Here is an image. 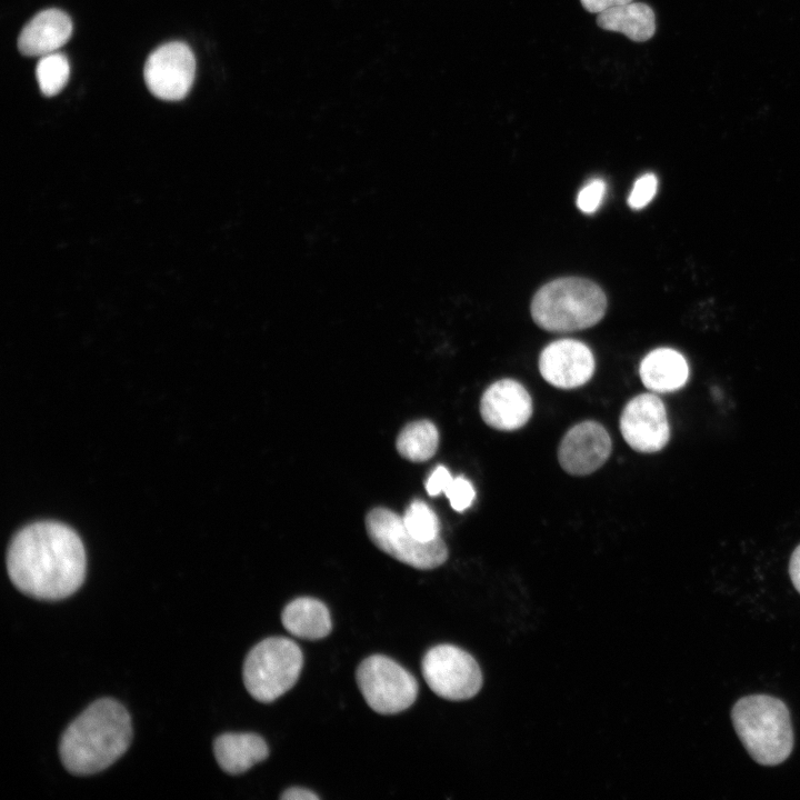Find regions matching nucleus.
Listing matches in <instances>:
<instances>
[{
  "label": "nucleus",
  "instance_id": "5",
  "mask_svg": "<svg viewBox=\"0 0 800 800\" xmlns=\"http://www.w3.org/2000/svg\"><path fill=\"white\" fill-rule=\"evenodd\" d=\"M303 664L299 646L284 637H270L247 654L242 679L249 694L260 702H272L297 682Z\"/></svg>",
  "mask_w": 800,
  "mask_h": 800
},
{
  "label": "nucleus",
  "instance_id": "4",
  "mask_svg": "<svg viewBox=\"0 0 800 800\" xmlns=\"http://www.w3.org/2000/svg\"><path fill=\"white\" fill-rule=\"evenodd\" d=\"M602 289L584 278L556 279L541 287L531 302L533 321L551 332H570L590 328L606 313Z\"/></svg>",
  "mask_w": 800,
  "mask_h": 800
},
{
  "label": "nucleus",
  "instance_id": "8",
  "mask_svg": "<svg viewBox=\"0 0 800 800\" xmlns=\"http://www.w3.org/2000/svg\"><path fill=\"white\" fill-rule=\"evenodd\" d=\"M421 671L439 697L461 701L473 698L482 687V673L474 658L452 644H438L422 658Z\"/></svg>",
  "mask_w": 800,
  "mask_h": 800
},
{
  "label": "nucleus",
  "instance_id": "10",
  "mask_svg": "<svg viewBox=\"0 0 800 800\" xmlns=\"http://www.w3.org/2000/svg\"><path fill=\"white\" fill-rule=\"evenodd\" d=\"M619 427L629 447L642 453L660 451L670 438L666 407L653 393H641L629 400Z\"/></svg>",
  "mask_w": 800,
  "mask_h": 800
},
{
  "label": "nucleus",
  "instance_id": "22",
  "mask_svg": "<svg viewBox=\"0 0 800 800\" xmlns=\"http://www.w3.org/2000/svg\"><path fill=\"white\" fill-rule=\"evenodd\" d=\"M444 493L448 497L452 509L458 512H462L468 509L476 497L472 483L462 476L453 478Z\"/></svg>",
  "mask_w": 800,
  "mask_h": 800
},
{
  "label": "nucleus",
  "instance_id": "18",
  "mask_svg": "<svg viewBox=\"0 0 800 800\" xmlns=\"http://www.w3.org/2000/svg\"><path fill=\"white\" fill-rule=\"evenodd\" d=\"M597 24L608 31L621 32L636 42L651 39L656 32V14L643 2H627L602 11Z\"/></svg>",
  "mask_w": 800,
  "mask_h": 800
},
{
  "label": "nucleus",
  "instance_id": "25",
  "mask_svg": "<svg viewBox=\"0 0 800 800\" xmlns=\"http://www.w3.org/2000/svg\"><path fill=\"white\" fill-rule=\"evenodd\" d=\"M452 479L453 478L451 477L449 470L443 466H439L428 478L426 482V490L429 496H439L441 492L447 490Z\"/></svg>",
  "mask_w": 800,
  "mask_h": 800
},
{
  "label": "nucleus",
  "instance_id": "1",
  "mask_svg": "<svg viewBox=\"0 0 800 800\" xmlns=\"http://www.w3.org/2000/svg\"><path fill=\"white\" fill-rule=\"evenodd\" d=\"M84 547L69 527L36 522L21 529L7 552V570L13 586L38 600H61L83 583Z\"/></svg>",
  "mask_w": 800,
  "mask_h": 800
},
{
  "label": "nucleus",
  "instance_id": "3",
  "mask_svg": "<svg viewBox=\"0 0 800 800\" xmlns=\"http://www.w3.org/2000/svg\"><path fill=\"white\" fill-rule=\"evenodd\" d=\"M731 720L738 738L759 764L772 767L786 761L793 749V731L786 703L768 694L739 699Z\"/></svg>",
  "mask_w": 800,
  "mask_h": 800
},
{
  "label": "nucleus",
  "instance_id": "21",
  "mask_svg": "<svg viewBox=\"0 0 800 800\" xmlns=\"http://www.w3.org/2000/svg\"><path fill=\"white\" fill-rule=\"evenodd\" d=\"M407 529L417 539L428 542L439 538V520L422 500H413L402 516Z\"/></svg>",
  "mask_w": 800,
  "mask_h": 800
},
{
  "label": "nucleus",
  "instance_id": "28",
  "mask_svg": "<svg viewBox=\"0 0 800 800\" xmlns=\"http://www.w3.org/2000/svg\"><path fill=\"white\" fill-rule=\"evenodd\" d=\"M789 574L793 587L800 593V544L793 550L790 557Z\"/></svg>",
  "mask_w": 800,
  "mask_h": 800
},
{
  "label": "nucleus",
  "instance_id": "20",
  "mask_svg": "<svg viewBox=\"0 0 800 800\" xmlns=\"http://www.w3.org/2000/svg\"><path fill=\"white\" fill-rule=\"evenodd\" d=\"M69 74V61L67 57L60 52L40 57L36 68L39 88L47 97L58 94L68 82Z\"/></svg>",
  "mask_w": 800,
  "mask_h": 800
},
{
  "label": "nucleus",
  "instance_id": "9",
  "mask_svg": "<svg viewBox=\"0 0 800 800\" xmlns=\"http://www.w3.org/2000/svg\"><path fill=\"white\" fill-rule=\"evenodd\" d=\"M196 74L192 50L183 42H169L157 48L144 64V81L149 91L167 101L183 99Z\"/></svg>",
  "mask_w": 800,
  "mask_h": 800
},
{
  "label": "nucleus",
  "instance_id": "6",
  "mask_svg": "<svg viewBox=\"0 0 800 800\" xmlns=\"http://www.w3.org/2000/svg\"><path fill=\"white\" fill-rule=\"evenodd\" d=\"M366 528L380 550L416 569H434L448 559V548L440 537L428 542L417 539L402 517L389 509H372L367 514Z\"/></svg>",
  "mask_w": 800,
  "mask_h": 800
},
{
  "label": "nucleus",
  "instance_id": "23",
  "mask_svg": "<svg viewBox=\"0 0 800 800\" xmlns=\"http://www.w3.org/2000/svg\"><path fill=\"white\" fill-rule=\"evenodd\" d=\"M658 189V180L653 173H646L638 178L628 197V206L633 210L644 208L654 198Z\"/></svg>",
  "mask_w": 800,
  "mask_h": 800
},
{
  "label": "nucleus",
  "instance_id": "14",
  "mask_svg": "<svg viewBox=\"0 0 800 800\" xmlns=\"http://www.w3.org/2000/svg\"><path fill=\"white\" fill-rule=\"evenodd\" d=\"M72 34L70 17L58 9L36 14L21 30L18 48L23 56L43 57L64 46Z\"/></svg>",
  "mask_w": 800,
  "mask_h": 800
},
{
  "label": "nucleus",
  "instance_id": "24",
  "mask_svg": "<svg viewBox=\"0 0 800 800\" xmlns=\"http://www.w3.org/2000/svg\"><path fill=\"white\" fill-rule=\"evenodd\" d=\"M606 193V183L601 179H593L578 193L577 207L584 213H592L601 206Z\"/></svg>",
  "mask_w": 800,
  "mask_h": 800
},
{
  "label": "nucleus",
  "instance_id": "13",
  "mask_svg": "<svg viewBox=\"0 0 800 800\" xmlns=\"http://www.w3.org/2000/svg\"><path fill=\"white\" fill-rule=\"evenodd\" d=\"M480 413L491 428L513 431L523 427L532 414V399L518 381L502 379L490 384L480 400Z\"/></svg>",
  "mask_w": 800,
  "mask_h": 800
},
{
  "label": "nucleus",
  "instance_id": "26",
  "mask_svg": "<svg viewBox=\"0 0 800 800\" xmlns=\"http://www.w3.org/2000/svg\"><path fill=\"white\" fill-rule=\"evenodd\" d=\"M632 0H580L583 9L590 13H600L612 7L630 2Z\"/></svg>",
  "mask_w": 800,
  "mask_h": 800
},
{
  "label": "nucleus",
  "instance_id": "12",
  "mask_svg": "<svg viewBox=\"0 0 800 800\" xmlns=\"http://www.w3.org/2000/svg\"><path fill=\"white\" fill-rule=\"evenodd\" d=\"M596 362L589 347L574 339H561L548 344L539 357L542 378L559 389H576L593 376Z\"/></svg>",
  "mask_w": 800,
  "mask_h": 800
},
{
  "label": "nucleus",
  "instance_id": "17",
  "mask_svg": "<svg viewBox=\"0 0 800 800\" xmlns=\"http://www.w3.org/2000/svg\"><path fill=\"white\" fill-rule=\"evenodd\" d=\"M281 621L289 633L307 640L322 639L332 628L326 604L310 597H300L290 601L282 610Z\"/></svg>",
  "mask_w": 800,
  "mask_h": 800
},
{
  "label": "nucleus",
  "instance_id": "2",
  "mask_svg": "<svg viewBox=\"0 0 800 800\" xmlns=\"http://www.w3.org/2000/svg\"><path fill=\"white\" fill-rule=\"evenodd\" d=\"M132 734L127 709L114 699L101 698L87 707L62 733L60 760L74 776L98 773L128 750Z\"/></svg>",
  "mask_w": 800,
  "mask_h": 800
},
{
  "label": "nucleus",
  "instance_id": "7",
  "mask_svg": "<svg viewBox=\"0 0 800 800\" xmlns=\"http://www.w3.org/2000/svg\"><path fill=\"white\" fill-rule=\"evenodd\" d=\"M356 680L368 706L380 714L399 713L408 709L418 696L416 678L382 654L362 660L357 668Z\"/></svg>",
  "mask_w": 800,
  "mask_h": 800
},
{
  "label": "nucleus",
  "instance_id": "27",
  "mask_svg": "<svg viewBox=\"0 0 800 800\" xmlns=\"http://www.w3.org/2000/svg\"><path fill=\"white\" fill-rule=\"evenodd\" d=\"M282 800H318L319 796L313 791L300 787H292L282 792Z\"/></svg>",
  "mask_w": 800,
  "mask_h": 800
},
{
  "label": "nucleus",
  "instance_id": "19",
  "mask_svg": "<svg viewBox=\"0 0 800 800\" xmlns=\"http://www.w3.org/2000/svg\"><path fill=\"white\" fill-rule=\"evenodd\" d=\"M438 444V429L429 420H418L407 424L396 442L400 456L412 462H423L432 458Z\"/></svg>",
  "mask_w": 800,
  "mask_h": 800
},
{
  "label": "nucleus",
  "instance_id": "11",
  "mask_svg": "<svg viewBox=\"0 0 800 800\" xmlns=\"http://www.w3.org/2000/svg\"><path fill=\"white\" fill-rule=\"evenodd\" d=\"M612 449L606 428L597 421H582L567 431L558 449L561 468L572 476H587L608 460Z\"/></svg>",
  "mask_w": 800,
  "mask_h": 800
},
{
  "label": "nucleus",
  "instance_id": "15",
  "mask_svg": "<svg viewBox=\"0 0 800 800\" xmlns=\"http://www.w3.org/2000/svg\"><path fill=\"white\" fill-rule=\"evenodd\" d=\"M213 752L219 767L228 774H241L268 758L267 742L252 732H227L217 737Z\"/></svg>",
  "mask_w": 800,
  "mask_h": 800
},
{
  "label": "nucleus",
  "instance_id": "16",
  "mask_svg": "<svg viewBox=\"0 0 800 800\" xmlns=\"http://www.w3.org/2000/svg\"><path fill=\"white\" fill-rule=\"evenodd\" d=\"M639 374L643 386L653 392H671L682 388L689 376L684 357L670 348H658L641 361Z\"/></svg>",
  "mask_w": 800,
  "mask_h": 800
}]
</instances>
